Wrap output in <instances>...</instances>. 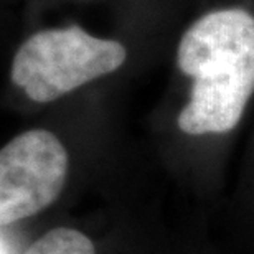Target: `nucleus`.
<instances>
[{"instance_id":"obj_1","label":"nucleus","mask_w":254,"mask_h":254,"mask_svg":"<svg viewBox=\"0 0 254 254\" xmlns=\"http://www.w3.org/2000/svg\"><path fill=\"white\" fill-rule=\"evenodd\" d=\"M175 69L189 83L177 116L187 135L235 130L254 94V8L225 2L205 8L182 30Z\"/></svg>"},{"instance_id":"obj_2","label":"nucleus","mask_w":254,"mask_h":254,"mask_svg":"<svg viewBox=\"0 0 254 254\" xmlns=\"http://www.w3.org/2000/svg\"><path fill=\"white\" fill-rule=\"evenodd\" d=\"M127 57L123 42L96 37L76 25L40 30L17 50L10 78L35 103H52L119 71Z\"/></svg>"},{"instance_id":"obj_3","label":"nucleus","mask_w":254,"mask_h":254,"mask_svg":"<svg viewBox=\"0 0 254 254\" xmlns=\"http://www.w3.org/2000/svg\"><path fill=\"white\" fill-rule=\"evenodd\" d=\"M69 157L45 129L27 130L0 149V226L33 216L57 200L66 184Z\"/></svg>"},{"instance_id":"obj_4","label":"nucleus","mask_w":254,"mask_h":254,"mask_svg":"<svg viewBox=\"0 0 254 254\" xmlns=\"http://www.w3.org/2000/svg\"><path fill=\"white\" fill-rule=\"evenodd\" d=\"M23 254H96L93 241L69 228H55L37 240Z\"/></svg>"},{"instance_id":"obj_5","label":"nucleus","mask_w":254,"mask_h":254,"mask_svg":"<svg viewBox=\"0 0 254 254\" xmlns=\"http://www.w3.org/2000/svg\"><path fill=\"white\" fill-rule=\"evenodd\" d=\"M0 254H5V253H3V248H2V245H0Z\"/></svg>"}]
</instances>
